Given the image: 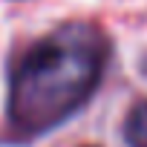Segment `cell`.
Segmentation results:
<instances>
[{
	"label": "cell",
	"instance_id": "2",
	"mask_svg": "<svg viewBox=\"0 0 147 147\" xmlns=\"http://www.w3.org/2000/svg\"><path fill=\"white\" fill-rule=\"evenodd\" d=\"M127 147H147V101H138L124 118Z\"/></svg>",
	"mask_w": 147,
	"mask_h": 147
},
{
	"label": "cell",
	"instance_id": "3",
	"mask_svg": "<svg viewBox=\"0 0 147 147\" xmlns=\"http://www.w3.org/2000/svg\"><path fill=\"white\" fill-rule=\"evenodd\" d=\"M90 147H92V144H90Z\"/></svg>",
	"mask_w": 147,
	"mask_h": 147
},
{
	"label": "cell",
	"instance_id": "1",
	"mask_svg": "<svg viewBox=\"0 0 147 147\" xmlns=\"http://www.w3.org/2000/svg\"><path fill=\"white\" fill-rule=\"evenodd\" d=\"M107 66V38L84 20L63 23L12 69L9 121L20 136L49 133L81 110Z\"/></svg>",
	"mask_w": 147,
	"mask_h": 147
}]
</instances>
